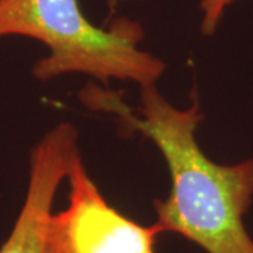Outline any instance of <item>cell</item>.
I'll use <instances>...</instances> for the list:
<instances>
[{
	"mask_svg": "<svg viewBox=\"0 0 253 253\" xmlns=\"http://www.w3.org/2000/svg\"><path fill=\"white\" fill-rule=\"evenodd\" d=\"M9 36L34 38L49 48L33 69L40 81L79 72L101 82H135L142 89L155 86L166 68L139 49L144 30L138 23L123 18L110 28L97 27L83 14L79 0H3L0 40Z\"/></svg>",
	"mask_w": 253,
	"mask_h": 253,
	"instance_id": "obj_2",
	"label": "cell"
},
{
	"mask_svg": "<svg viewBox=\"0 0 253 253\" xmlns=\"http://www.w3.org/2000/svg\"><path fill=\"white\" fill-rule=\"evenodd\" d=\"M69 206L51 214L44 253H156L161 229L145 226L111 207L87 174L81 155L69 170Z\"/></svg>",
	"mask_w": 253,
	"mask_h": 253,
	"instance_id": "obj_3",
	"label": "cell"
},
{
	"mask_svg": "<svg viewBox=\"0 0 253 253\" xmlns=\"http://www.w3.org/2000/svg\"><path fill=\"white\" fill-rule=\"evenodd\" d=\"M78 155V132L68 123L56 126L38 142L31 154L27 196L0 253H44L55 194Z\"/></svg>",
	"mask_w": 253,
	"mask_h": 253,
	"instance_id": "obj_4",
	"label": "cell"
},
{
	"mask_svg": "<svg viewBox=\"0 0 253 253\" xmlns=\"http://www.w3.org/2000/svg\"><path fill=\"white\" fill-rule=\"evenodd\" d=\"M1 1H3V0H0V3H1Z\"/></svg>",
	"mask_w": 253,
	"mask_h": 253,
	"instance_id": "obj_6",
	"label": "cell"
},
{
	"mask_svg": "<svg viewBox=\"0 0 253 253\" xmlns=\"http://www.w3.org/2000/svg\"><path fill=\"white\" fill-rule=\"evenodd\" d=\"M99 100L149 138L168 163L170 193L154 203L161 232L179 234L208 253H253L244 224L253 201V158L236 165L212 162L196 141L203 120L199 104L176 109L155 86L141 89L138 114L116 99Z\"/></svg>",
	"mask_w": 253,
	"mask_h": 253,
	"instance_id": "obj_1",
	"label": "cell"
},
{
	"mask_svg": "<svg viewBox=\"0 0 253 253\" xmlns=\"http://www.w3.org/2000/svg\"><path fill=\"white\" fill-rule=\"evenodd\" d=\"M235 0H201L200 3V7L203 11L201 31L207 36L214 34L225 10Z\"/></svg>",
	"mask_w": 253,
	"mask_h": 253,
	"instance_id": "obj_5",
	"label": "cell"
}]
</instances>
